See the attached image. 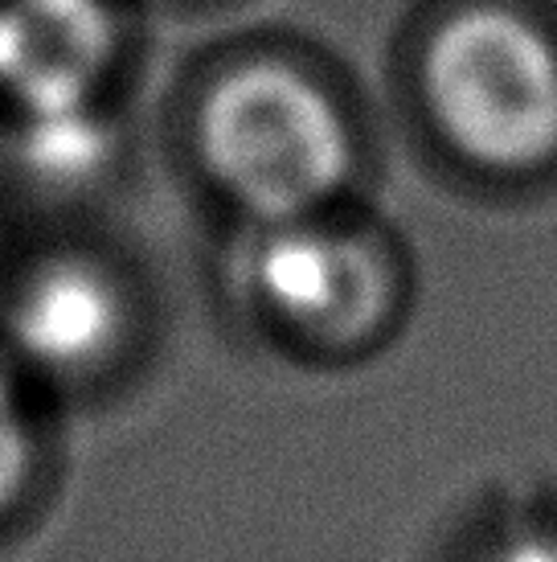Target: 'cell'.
I'll return each instance as SVG.
<instances>
[{
	"instance_id": "4",
	"label": "cell",
	"mask_w": 557,
	"mask_h": 562,
	"mask_svg": "<svg viewBox=\"0 0 557 562\" xmlns=\"http://www.w3.org/2000/svg\"><path fill=\"white\" fill-rule=\"evenodd\" d=\"M242 280L266 321L308 345L365 341L389 313V271L365 238L320 214L254 226Z\"/></svg>"
},
{
	"instance_id": "3",
	"label": "cell",
	"mask_w": 557,
	"mask_h": 562,
	"mask_svg": "<svg viewBox=\"0 0 557 562\" xmlns=\"http://www.w3.org/2000/svg\"><path fill=\"white\" fill-rule=\"evenodd\" d=\"M0 349L25 378L94 382L127 358L139 300L127 271L94 247H49L16 267L0 300Z\"/></svg>"
},
{
	"instance_id": "1",
	"label": "cell",
	"mask_w": 557,
	"mask_h": 562,
	"mask_svg": "<svg viewBox=\"0 0 557 562\" xmlns=\"http://www.w3.org/2000/svg\"><path fill=\"white\" fill-rule=\"evenodd\" d=\"M185 140L217 202L254 226L320 214L356 165L341 103L304 66L271 54L205 75L189 99Z\"/></svg>"
},
{
	"instance_id": "5",
	"label": "cell",
	"mask_w": 557,
	"mask_h": 562,
	"mask_svg": "<svg viewBox=\"0 0 557 562\" xmlns=\"http://www.w3.org/2000/svg\"><path fill=\"white\" fill-rule=\"evenodd\" d=\"M127 42L120 0H0V103L13 115L103 108Z\"/></svg>"
},
{
	"instance_id": "6",
	"label": "cell",
	"mask_w": 557,
	"mask_h": 562,
	"mask_svg": "<svg viewBox=\"0 0 557 562\" xmlns=\"http://www.w3.org/2000/svg\"><path fill=\"white\" fill-rule=\"evenodd\" d=\"M13 120V169L46 193L91 186L111 160V124L103 120V108L33 111Z\"/></svg>"
},
{
	"instance_id": "8",
	"label": "cell",
	"mask_w": 557,
	"mask_h": 562,
	"mask_svg": "<svg viewBox=\"0 0 557 562\" xmlns=\"http://www.w3.org/2000/svg\"><path fill=\"white\" fill-rule=\"evenodd\" d=\"M492 562H557V547L542 542V538H521V542L500 550Z\"/></svg>"
},
{
	"instance_id": "2",
	"label": "cell",
	"mask_w": 557,
	"mask_h": 562,
	"mask_svg": "<svg viewBox=\"0 0 557 562\" xmlns=\"http://www.w3.org/2000/svg\"><path fill=\"white\" fill-rule=\"evenodd\" d=\"M439 136L480 169L521 172L557 157V46L500 4L447 16L422 54Z\"/></svg>"
},
{
	"instance_id": "7",
	"label": "cell",
	"mask_w": 557,
	"mask_h": 562,
	"mask_svg": "<svg viewBox=\"0 0 557 562\" xmlns=\"http://www.w3.org/2000/svg\"><path fill=\"white\" fill-rule=\"evenodd\" d=\"M37 472H42V436L25 394V374L0 349V526L30 501Z\"/></svg>"
}]
</instances>
